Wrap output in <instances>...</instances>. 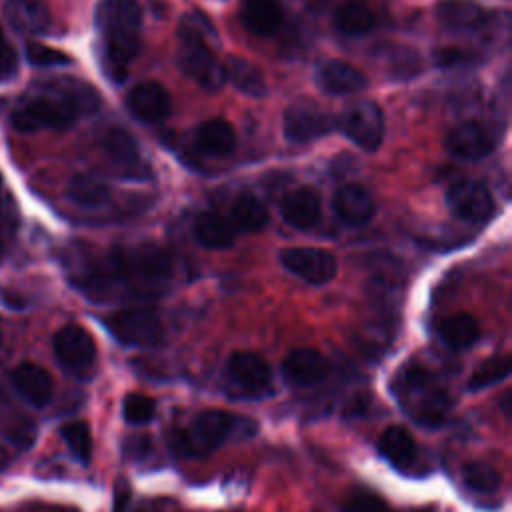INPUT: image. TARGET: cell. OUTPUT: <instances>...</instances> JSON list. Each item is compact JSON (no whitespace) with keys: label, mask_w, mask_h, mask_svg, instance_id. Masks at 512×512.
<instances>
[{"label":"cell","mask_w":512,"mask_h":512,"mask_svg":"<svg viewBox=\"0 0 512 512\" xmlns=\"http://www.w3.org/2000/svg\"><path fill=\"white\" fill-rule=\"evenodd\" d=\"M172 276L170 254L152 242L112 248L104 256L76 260L72 282L90 298H104L116 288L154 292Z\"/></svg>","instance_id":"obj_1"},{"label":"cell","mask_w":512,"mask_h":512,"mask_svg":"<svg viewBox=\"0 0 512 512\" xmlns=\"http://www.w3.org/2000/svg\"><path fill=\"white\" fill-rule=\"evenodd\" d=\"M96 90L74 78H56L34 86L14 108L12 124L20 132L64 130L82 114L98 108Z\"/></svg>","instance_id":"obj_2"},{"label":"cell","mask_w":512,"mask_h":512,"mask_svg":"<svg viewBox=\"0 0 512 512\" xmlns=\"http://www.w3.org/2000/svg\"><path fill=\"white\" fill-rule=\"evenodd\" d=\"M96 26L102 40L104 68L110 78L122 80L136 58L142 36V12L136 0H100Z\"/></svg>","instance_id":"obj_3"},{"label":"cell","mask_w":512,"mask_h":512,"mask_svg":"<svg viewBox=\"0 0 512 512\" xmlns=\"http://www.w3.org/2000/svg\"><path fill=\"white\" fill-rule=\"evenodd\" d=\"M394 390L402 408L412 420L426 428L440 426L452 408V400L444 386L424 368L414 366L398 374Z\"/></svg>","instance_id":"obj_4"},{"label":"cell","mask_w":512,"mask_h":512,"mask_svg":"<svg viewBox=\"0 0 512 512\" xmlns=\"http://www.w3.org/2000/svg\"><path fill=\"white\" fill-rule=\"evenodd\" d=\"M236 428L234 414L218 408L202 410L194 420L176 434L174 446L188 458H204L220 448Z\"/></svg>","instance_id":"obj_5"},{"label":"cell","mask_w":512,"mask_h":512,"mask_svg":"<svg viewBox=\"0 0 512 512\" xmlns=\"http://www.w3.org/2000/svg\"><path fill=\"white\" fill-rule=\"evenodd\" d=\"M206 38L186 26H178V64L186 76L206 90H218L226 82V68L210 48Z\"/></svg>","instance_id":"obj_6"},{"label":"cell","mask_w":512,"mask_h":512,"mask_svg":"<svg viewBox=\"0 0 512 512\" xmlns=\"http://www.w3.org/2000/svg\"><path fill=\"white\" fill-rule=\"evenodd\" d=\"M108 332L124 346H154L164 336V326L154 308H124L104 320Z\"/></svg>","instance_id":"obj_7"},{"label":"cell","mask_w":512,"mask_h":512,"mask_svg":"<svg viewBox=\"0 0 512 512\" xmlns=\"http://www.w3.org/2000/svg\"><path fill=\"white\" fill-rule=\"evenodd\" d=\"M226 384L242 398H264L272 392V370L256 352H234L226 362Z\"/></svg>","instance_id":"obj_8"},{"label":"cell","mask_w":512,"mask_h":512,"mask_svg":"<svg viewBox=\"0 0 512 512\" xmlns=\"http://www.w3.org/2000/svg\"><path fill=\"white\" fill-rule=\"evenodd\" d=\"M342 132L362 150L374 152L384 138V114L376 102L362 100L348 106L340 120Z\"/></svg>","instance_id":"obj_9"},{"label":"cell","mask_w":512,"mask_h":512,"mask_svg":"<svg viewBox=\"0 0 512 512\" xmlns=\"http://www.w3.org/2000/svg\"><path fill=\"white\" fill-rule=\"evenodd\" d=\"M280 262L288 272L310 284H326L338 272V262L334 254L314 246L284 248L280 252Z\"/></svg>","instance_id":"obj_10"},{"label":"cell","mask_w":512,"mask_h":512,"mask_svg":"<svg viewBox=\"0 0 512 512\" xmlns=\"http://www.w3.org/2000/svg\"><path fill=\"white\" fill-rule=\"evenodd\" d=\"M446 204L450 212L466 222H486L494 212V200L490 190L480 180H458L446 192Z\"/></svg>","instance_id":"obj_11"},{"label":"cell","mask_w":512,"mask_h":512,"mask_svg":"<svg viewBox=\"0 0 512 512\" xmlns=\"http://www.w3.org/2000/svg\"><path fill=\"white\" fill-rule=\"evenodd\" d=\"M54 354L66 370L84 376L96 362V344L82 326L66 324L54 336Z\"/></svg>","instance_id":"obj_12"},{"label":"cell","mask_w":512,"mask_h":512,"mask_svg":"<svg viewBox=\"0 0 512 512\" xmlns=\"http://www.w3.org/2000/svg\"><path fill=\"white\" fill-rule=\"evenodd\" d=\"M336 126V120L312 102H296L284 112L282 130L286 140L294 144H304L326 136Z\"/></svg>","instance_id":"obj_13"},{"label":"cell","mask_w":512,"mask_h":512,"mask_svg":"<svg viewBox=\"0 0 512 512\" xmlns=\"http://www.w3.org/2000/svg\"><path fill=\"white\" fill-rule=\"evenodd\" d=\"M446 150L462 160H480L494 148L492 132L478 120H466L446 134Z\"/></svg>","instance_id":"obj_14"},{"label":"cell","mask_w":512,"mask_h":512,"mask_svg":"<svg viewBox=\"0 0 512 512\" xmlns=\"http://www.w3.org/2000/svg\"><path fill=\"white\" fill-rule=\"evenodd\" d=\"M126 106L138 120L146 124H156L168 116L172 102H170L168 90L162 84L154 80H146L136 84L128 92Z\"/></svg>","instance_id":"obj_15"},{"label":"cell","mask_w":512,"mask_h":512,"mask_svg":"<svg viewBox=\"0 0 512 512\" xmlns=\"http://www.w3.org/2000/svg\"><path fill=\"white\" fill-rule=\"evenodd\" d=\"M328 360L314 348H294L282 362L284 378L294 386H316L328 376Z\"/></svg>","instance_id":"obj_16"},{"label":"cell","mask_w":512,"mask_h":512,"mask_svg":"<svg viewBox=\"0 0 512 512\" xmlns=\"http://www.w3.org/2000/svg\"><path fill=\"white\" fill-rule=\"evenodd\" d=\"M332 206H334L336 216L342 222H346L348 226H364V224H368L372 220V216H374V210H376L372 194L364 186H360L356 182L342 184L334 192Z\"/></svg>","instance_id":"obj_17"},{"label":"cell","mask_w":512,"mask_h":512,"mask_svg":"<svg viewBox=\"0 0 512 512\" xmlns=\"http://www.w3.org/2000/svg\"><path fill=\"white\" fill-rule=\"evenodd\" d=\"M12 384L18 394L32 406H46L54 394L50 372L34 362H22L12 372Z\"/></svg>","instance_id":"obj_18"},{"label":"cell","mask_w":512,"mask_h":512,"mask_svg":"<svg viewBox=\"0 0 512 512\" xmlns=\"http://www.w3.org/2000/svg\"><path fill=\"white\" fill-rule=\"evenodd\" d=\"M316 82L324 92L334 96L356 94L368 84L366 76L358 68L342 60L324 62L316 72Z\"/></svg>","instance_id":"obj_19"},{"label":"cell","mask_w":512,"mask_h":512,"mask_svg":"<svg viewBox=\"0 0 512 512\" xmlns=\"http://www.w3.org/2000/svg\"><path fill=\"white\" fill-rule=\"evenodd\" d=\"M102 150H104L106 158L124 174H128V176L140 174L142 176V158H140L138 144H136L134 136L130 132H126L124 128L106 130V134L102 138Z\"/></svg>","instance_id":"obj_20"},{"label":"cell","mask_w":512,"mask_h":512,"mask_svg":"<svg viewBox=\"0 0 512 512\" xmlns=\"http://www.w3.org/2000/svg\"><path fill=\"white\" fill-rule=\"evenodd\" d=\"M4 14L12 28L24 34H44L52 22L44 0H6Z\"/></svg>","instance_id":"obj_21"},{"label":"cell","mask_w":512,"mask_h":512,"mask_svg":"<svg viewBox=\"0 0 512 512\" xmlns=\"http://www.w3.org/2000/svg\"><path fill=\"white\" fill-rule=\"evenodd\" d=\"M284 12L278 0H242L240 20L256 36H270L282 24Z\"/></svg>","instance_id":"obj_22"},{"label":"cell","mask_w":512,"mask_h":512,"mask_svg":"<svg viewBox=\"0 0 512 512\" xmlns=\"http://www.w3.org/2000/svg\"><path fill=\"white\" fill-rule=\"evenodd\" d=\"M194 142L200 152L208 156H228L236 148V130L232 124L224 118H210L204 120L196 132H194Z\"/></svg>","instance_id":"obj_23"},{"label":"cell","mask_w":512,"mask_h":512,"mask_svg":"<svg viewBox=\"0 0 512 512\" xmlns=\"http://www.w3.org/2000/svg\"><path fill=\"white\" fill-rule=\"evenodd\" d=\"M280 210L290 226L312 228L320 220V196L310 188H296L284 196Z\"/></svg>","instance_id":"obj_24"},{"label":"cell","mask_w":512,"mask_h":512,"mask_svg":"<svg viewBox=\"0 0 512 512\" xmlns=\"http://www.w3.org/2000/svg\"><path fill=\"white\" fill-rule=\"evenodd\" d=\"M440 24L448 30H474L486 22V10L472 0H440L436 6Z\"/></svg>","instance_id":"obj_25"},{"label":"cell","mask_w":512,"mask_h":512,"mask_svg":"<svg viewBox=\"0 0 512 512\" xmlns=\"http://www.w3.org/2000/svg\"><path fill=\"white\" fill-rule=\"evenodd\" d=\"M194 236L204 248L220 250L228 248L234 242L236 230L230 218H226L218 210H204L194 220Z\"/></svg>","instance_id":"obj_26"},{"label":"cell","mask_w":512,"mask_h":512,"mask_svg":"<svg viewBox=\"0 0 512 512\" xmlns=\"http://www.w3.org/2000/svg\"><path fill=\"white\" fill-rule=\"evenodd\" d=\"M378 450L390 464L404 468L414 462L418 446L406 428L388 426L378 438Z\"/></svg>","instance_id":"obj_27"},{"label":"cell","mask_w":512,"mask_h":512,"mask_svg":"<svg viewBox=\"0 0 512 512\" xmlns=\"http://www.w3.org/2000/svg\"><path fill=\"white\" fill-rule=\"evenodd\" d=\"M332 20H334V26L346 36L366 34L376 24V16H374L372 8L358 0H348V2L340 4L336 8Z\"/></svg>","instance_id":"obj_28"},{"label":"cell","mask_w":512,"mask_h":512,"mask_svg":"<svg viewBox=\"0 0 512 512\" xmlns=\"http://www.w3.org/2000/svg\"><path fill=\"white\" fill-rule=\"evenodd\" d=\"M230 222L236 232H258L268 222V210L254 194H240L230 210Z\"/></svg>","instance_id":"obj_29"},{"label":"cell","mask_w":512,"mask_h":512,"mask_svg":"<svg viewBox=\"0 0 512 512\" xmlns=\"http://www.w3.org/2000/svg\"><path fill=\"white\" fill-rule=\"evenodd\" d=\"M438 334L446 346H450L454 350H464L478 340L480 326L474 320V316H470L466 312H458L440 322Z\"/></svg>","instance_id":"obj_30"},{"label":"cell","mask_w":512,"mask_h":512,"mask_svg":"<svg viewBox=\"0 0 512 512\" xmlns=\"http://www.w3.org/2000/svg\"><path fill=\"white\" fill-rule=\"evenodd\" d=\"M224 68H226V78L242 94L252 96V98H260L268 92L264 74L252 62H248L244 58H238V56H230L228 62L224 64Z\"/></svg>","instance_id":"obj_31"},{"label":"cell","mask_w":512,"mask_h":512,"mask_svg":"<svg viewBox=\"0 0 512 512\" xmlns=\"http://www.w3.org/2000/svg\"><path fill=\"white\" fill-rule=\"evenodd\" d=\"M66 196L82 208H100L110 202L112 192L102 180L88 174H76L68 182Z\"/></svg>","instance_id":"obj_32"},{"label":"cell","mask_w":512,"mask_h":512,"mask_svg":"<svg viewBox=\"0 0 512 512\" xmlns=\"http://www.w3.org/2000/svg\"><path fill=\"white\" fill-rule=\"evenodd\" d=\"M462 478L470 490L480 494H490L500 486V472L494 466L478 460L468 462L462 468Z\"/></svg>","instance_id":"obj_33"},{"label":"cell","mask_w":512,"mask_h":512,"mask_svg":"<svg viewBox=\"0 0 512 512\" xmlns=\"http://www.w3.org/2000/svg\"><path fill=\"white\" fill-rule=\"evenodd\" d=\"M62 438L66 442V446L70 448L72 456L82 462L88 464L92 458V434L86 422H68L62 426Z\"/></svg>","instance_id":"obj_34"},{"label":"cell","mask_w":512,"mask_h":512,"mask_svg":"<svg viewBox=\"0 0 512 512\" xmlns=\"http://www.w3.org/2000/svg\"><path fill=\"white\" fill-rule=\"evenodd\" d=\"M510 374V358L508 356H492L478 364V368L472 372L468 386L470 390H480L486 386H492L500 380H504Z\"/></svg>","instance_id":"obj_35"},{"label":"cell","mask_w":512,"mask_h":512,"mask_svg":"<svg viewBox=\"0 0 512 512\" xmlns=\"http://www.w3.org/2000/svg\"><path fill=\"white\" fill-rule=\"evenodd\" d=\"M154 412H156V402L150 396L140 392L126 394L122 404V414L128 424H134V426L146 424L154 418Z\"/></svg>","instance_id":"obj_36"},{"label":"cell","mask_w":512,"mask_h":512,"mask_svg":"<svg viewBox=\"0 0 512 512\" xmlns=\"http://www.w3.org/2000/svg\"><path fill=\"white\" fill-rule=\"evenodd\" d=\"M26 58L34 66H66L72 62V58L66 52L40 42H30L26 46Z\"/></svg>","instance_id":"obj_37"},{"label":"cell","mask_w":512,"mask_h":512,"mask_svg":"<svg viewBox=\"0 0 512 512\" xmlns=\"http://www.w3.org/2000/svg\"><path fill=\"white\" fill-rule=\"evenodd\" d=\"M344 512H390L388 506L370 492H356L344 502Z\"/></svg>","instance_id":"obj_38"},{"label":"cell","mask_w":512,"mask_h":512,"mask_svg":"<svg viewBox=\"0 0 512 512\" xmlns=\"http://www.w3.org/2000/svg\"><path fill=\"white\" fill-rule=\"evenodd\" d=\"M16 70V54L12 46L4 40V34L0 30V78H8Z\"/></svg>","instance_id":"obj_39"},{"label":"cell","mask_w":512,"mask_h":512,"mask_svg":"<svg viewBox=\"0 0 512 512\" xmlns=\"http://www.w3.org/2000/svg\"><path fill=\"white\" fill-rule=\"evenodd\" d=\"M128 506H130V486L120 478L114 486L112 512H128Z\"/></svg>","instance_id":"obj_40"},{"label":"cell","mask_w":512,"mask_h":512,"mask_svg":"<svg viewBox=\"0 0 512 512\" xmlns=\"http://www.w3.org/2000/svg\"><path fill=\"white\" fill-rule=\"evenodd\" d=\"M6 464H8V456H6V450L0 446V470L6 468Z\"/></svg>","instance_id":"obj_41"},{"label":"cell","mask_w":512,"mask_h":512,"mask_svg":"<svg viewBox=\"0 0 512 512\" xmlns=\"http://www.w3.org/2000/svg\"><path fill=\"white\" fill-rule=\"evenodd\" d=\"M0 258H2V242H0Z\"/></svg>","instance_id":"obj_42"},{"label":"cell","mask_w":512,"mask_h":512,"mask_svg":"<svg viewBox=\"0 0 512 512\" xmlns=\"http://www.w3.org/2000/svg\"><path fill=\"white\" fill-rule=\"evenodd\" d=\"M0 344H2V332H0Z\"/></svg>","instance_id":"obj_43"},{"label":"cell","mask_w":512,"mask_h":512,"mask_svg":"<svg viewBox=\"0 0 512 512\" xmlns=\"http://www.w3.org/2000/svg\"><path fill=\"white\" fill-rule=\"evenodd\" d=\"M0 184H2V178H0Z\"/></svg>","instance_id":"obj_44"}]
</instances>
